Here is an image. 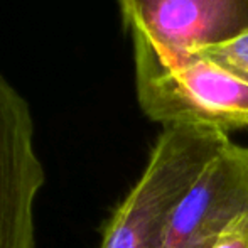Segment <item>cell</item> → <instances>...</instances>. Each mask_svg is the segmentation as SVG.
<instances>
[{
  "label": "cell",
  "mask_w": 248,
  "mask_h": 248,
  "mask_svg": "<svg viewBox=\"0 0 248 248\" xmlns=\"http://www.w3.org/2000/svg\"><path fill=\"white\" fill-rule=\"evenodd\" d=\"M213 248H248V211L228 226Z\"/></svg>",
  "instance_id": "52a82bcc"
},
{
  "label": "cell",
  "mask_w": 248,
  "mask_h": 248,
  "mask_svg": "<svg viewBox=\"0 0 248 248\" xmlns=\"http://www.w3.org/2000/svg\"><path fill=\"white\" fill-rule=\"evenodd\" d=\"M135 90L145 117L164 127H248V85L194 54L172 68L135 71Z\"/></svg>",
  "instance_id": "3957f363"
},
{
  "label": "cell",
  "mask_w": 248,
  "mask_h": 248,
  "mask_svg": "<svg viewBox=\"0 0 248 248\" xmlns=\"http://www.w3.org/2000/svg\"><path fill=\"white\" fill-rule=\"evenodd\" d=\"M135 71L172 68L202 47L248 32V0H117Z\"/></svg>",
  "instance_id": "7a4b0ae2"
},
{
  "label": "cell",
  "mask_w": 248,
  "mask_h": 248,
  "mask_svg": "<svg viewBox=\"0 0 248 248\" xmlns=\"http://www.w3.org/2000/svg\"><path fill=\"white\" fill-rule=\"evenodd\" d=\"M248 211V145H225L201 170L169 218L164 248H213Z\"/></svg>",
  "instance_id": "5b68a950"
},
{
  "label": "cell",
  "mask_w": 248,
  "mask_h": 248,
  "mask_svg": "<svg viewBox=\"0 0 248 248\" xmlns=\"http://www.w3.org/2000/svg\"><path fill=\"white\" fill-rule=\"evenodd\" d=\"M228 142L218 128L164 127L144 172L108 218L98 248H164L176 204Z\"/></svg>",
  "instance_id": "6da1fadb"
},
{
  "label": "cell",
  "mask_w": 248,
  "mask_h": 248,
  "mask_svg": "<svg viewBox=\"0 0 248 248\" xmlns=\"http://www.w3.org/2000/svg\"><path fill=\"white\" fill-rule=\"evenodd\" d=\"M248 85V32L193 52Z\"/></svg>",
  "instance_id": "8992f818"
},
{
  "label": "cell",
  "mask_w": 248,
  "mask_h": 248,
  "mask_svg": "<svg viewBox=\"0 0 248 248\" xmlns=\"http://www.w3.org/2000/svg\"><path fill=\"white\" fill-rule=\"evenodd\" d=\"M29 101L0 75V248H36V199L46 170Z\"/></svg>",
  "instance_id": "277c9868"
}]
</instances>
